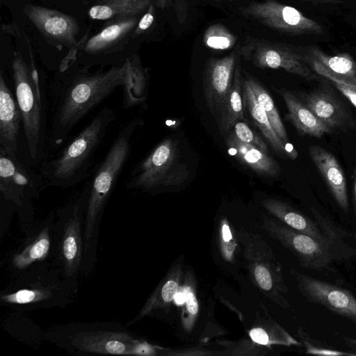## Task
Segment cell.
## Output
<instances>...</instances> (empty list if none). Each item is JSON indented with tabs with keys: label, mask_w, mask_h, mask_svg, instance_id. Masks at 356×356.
I'll return each instance as SVG.
<instances>
[{
	"label": "cell",
	"mask_w": 356,
	"mask_h": 356,
	"mask_svg": "<svg viewBox=\"0 0 356 356\" xmlns=\"http://www.w3.org/2000/svg\"><path fill=\"white\" fill-rule=\"evenodd\" d=\"M99 1H102V0H99Z\"/></svg>",
	"instance_id": "7bdbcfd3"
},
{
	"label": "cell",
	"mask_w": 356,
	"mask_h": 356,
	"mask_svg": "<svg viewBox=\"0 0 356 356\" xmlns=\"http://www.w3.org/2000/svg\"><path fill=\"white\" fill-rule=\"evenodd\" d=\"M236 38L221 24L209 26L204 31L203 42L208 48L215 50H227L236 42Z\"/></svg>",
	"instance_id": "4dcf8cb0"
},
{
	"label": "cell",
	"mask_w": 356,
	"mask_h": 356,
	"mask_svg": "<svg viewBox=\"0 0 356 356\" xmlns=\"http://www.w3.org/2000/svg\"><path fill=\"white\" fill-rule=\"evenodd\" d=\"M76 296L56 267L43 266L13 277L0 292V305L20 313L64 308L74 302Z\"/></svg>",
	"instance_id": "52a82bcc"
},
{
	"label": "cell",
	"mask_w": 356,
	"mask_h": 356,
	"mask_svg": "<svg viewBox=\"0 0 356 356\" xmlns=\"http://www.w3.org/2000/svg\"><path fill=\"white\" fill-rule=\"evenodd\" d=\"M222 238L225 242H228L232 239V234L229 226L224 223L222 229Z\"/></svg>",
	"instance_id": "74e56055"
},
{
	"label": "cell",
	"mask_w": 356,
	"mask_h": 356,
	"mask_svg": "<svg viewBox=\"0 0 356 356\" xmlns=\"http://www.w3.org/2000/svg\"><path fill=\"white\" fill-rule=\"evenodd\" d=\"M252 340L261 345H266L269 342L268 334L261 327L253 328L250 332Z\"/></svg>",
	"instance_id": "d590c367"
},
{
	"label": "cell",
	"mask_w": 356,
	"mask_h": 356,
	"mask_svg": "<svg viewBox=\"0 0 356 356\" xmlns=\"http://www.w3.org/2000/svg\"><path fill=\"white\" fill-rule=\"evenodd\" d=\"M22 115L6 79L0 71V147L19 153Z\"/></svg>",
	"instance_id": "e0dca14e"
},
{
	"label": "cell",
	"mask_w": 356,
	"mask_h": 356,
	"mask_svg": "<svg viewBox=\"0 0 356 356\" xmlns=\"http://www.w3.org/2000/svg\"><path fill=\"white\" fill-rule=\"evenodd\" d=\"M246 17L282 32L293 35H321L324 29L318 22L289 5L275 0L249 3L241 8Z\"/></svg>",
	"instance_id": "8fae6325"
},
{
	"label": "cell",
	"mask_w": 356,
	"mask_h": 356,
	"mask_svg": "<svg viewBox=\"0 0 356 356\" xmlns=\"http://www.w3.org/2000/svg\"><path fill=\"white\" fill-rule=\"evenodd\" d=\"M293 274L300 291L309 302L356 323V298L350 291L296 271Z\"/></svg>",
	"instance_id": "5bb4252c"
},
{
	"label": "cell",
	"mask_w": 356,
	"mask_h": 356,
	"mask_svg": "<svg viewBox=\"0 0 356 356\" xmlns=\"http://www.w3.org/2000/svg\"><path fill=\"white\" fill-rule=\"evenodd\" d=\"M152 0H102L88 10L90 18L95 20L118 19L136 17L147 10Z\"/></svg>",
	"instance_id": "484cf974"
},
{
	"label": "cell",
	"mask_w": 356,
	"mask_h": 356,
	"mask_svg": "<svg viewBox=\"0 0 356 356\" xmlns=\"http://www.w3.org/2000/svg\"><path fill=\"white\" fill-rule=\"evenodd\" d=\"M15 95L22 115L19 154L32 166L47 157L49 109L45 81L31 56L29 63L15 51L11 63Z\"/></svg>",
	"instance_id": "3957f363"
},
{
	"label": "cell",
	"mask_w": 356,
	"mask_h": 356,
	"mask_svg": "<svg viewBox=\"0 0 356 356\" xmlns=\"http://www.w3.org/2000/svg\"><path fill=\"white\" fill-rule=\"evenodd\" d=\"M305 62L311 68L318 74L329 79L335 86V87L356 108V86L349 85L342 81L330 73L321 63L312 58L307 55L304 56Z\"/></svg>",
	"instance_id": "1f68e13d"
},
{
	"label": "cell",
	"mask_w": 356,
	"mask_h": 356,
	"mask_svg": "<svg viewBox=\"0 0 356 356\" xmlns=\"http://www.w3.org/2000/svg\"><path fill=\"white\" fill-rule=\"evenodd\" d=\"M186 163L179 159L177 143L166 138L132 169L125 184L127 189L144 191L179 186L189 177Z\"/></svg>",
	"instance_id": "9c48e42d"
},
{
	"label": "cell",
	"mask_w": 356,
	"mask_h": 356,
	"mask_svg": "<svg viewBox=\"0 0 356 356\" xmlns=\"http://www.w3.org/2000/svg\"><path fill=\"white\" fill-rule=\"evenodd\" d=\"M264 207L287 226L321 241H336L335 234H325L317 222L302 214L290 205L275 199L261 201Z\"/></svg>",
	"instance_id": "7402d4cb"
},
{
	"label": "cell",
	"mask_w": 356,
	"mask_h": 356,
	"mask_svg": "<svg viewBox=\"0 0 356 356\" xmlns=\"http://www.w3.org/2000/svg\"><path fill=\"white\" fill-rule=\"evenodd\" d=\"M251 87L258 102L265 111L269 121L280 139L289 143V137L275 103L266 90L253 77L245 79Z\"/></svg>",
	"instance_id": "f546056e"
},
{
	"label": "cell",
	"mask_w": 356,
	"mask_h": 356,
	"mask_svg": "<svg viewBox=\"0 0 356 356\" xmlns=\"http://www.w3.org/2000/svg\"><path fill=\"white\" fill-rule=\"evenodd\" d=\"M316 1H325V2H330V1H334L335 0H316Z\"/></svg>",
	"instance_id": "b9f144b4"
},
{
	"label": "cell",
	"mask_w": 356,
	"mask_h": 356,
	"mask_svg": "<svg viewBox=\"0 0 356 356\" xmlns=\"http://www.w3.org/2000/svg\"><path fill=\"white\" fill-rule=\"evenodd\" d=\"M186 295V307L188 312L191 314L195 315L198 312V304L195 296L192 291L185 292Z\"/></svg>",
	"instance_id": "8d00e7d4"
},
{
	"label": "cell",
	"mask_w": 356,
	"mask_h": 356,
	"mask_svg": "<svg viewBox=\"0 0 356 356\" xmlns=\"http://www.w3.org/2000/svg\"><path fill=\"white\" fill-rule=\"evenodd\" d=\"M186 295L185 292L178 291L174 298L175 302L178 305H182L186 302Z\"/></svg>",
	"instance_id": "f35d334b"
},
{
	"label": "cell",
	"mask_w": 356,
	"mask_h": 356,
	"mask_svg": "<svg viewBox=\"0 0 356 356\" xmlns=\"http://www.w3.org/2000/svg\"><path fill=\"white\" fill-rule=\"evenodd\" d=\"M1 327L15 339L33 347L44 341V331L24 313L12 312L2 321Z\"/></svg>",
	"instance_id": "83f0119b"
},
{
	"label": "cell",
	"mask_w": 356,
	"mask_h": 356,
	"mask_svg": "<svg viewBox=\"0 0 356 356\" xmlns=\"http://www.w3.org/2000/svg\"><path fill=\"white\" fill-rule=\"evenodd\" d=\"M56 215L49 213L24 233L19 245L9 254L7 270L15 277L29 270L52 265L56 243Z\"/></svg>",
	"instance_id": "30bf717a"
},
{
	"label": "cell",
	"mask_w": 356,
	"mask_h": 356,
	"mask_svg": "<svg viewBox=\"0 0 356 356\" xmlns=\"http://www.w3.org/2000/svg\"><path fill=\"white\" fill-rule=\"evenodd\" d=\"M45 188L40 175L19 152L0 147V237L17 213L24 234L35 224L33 201Z\"/></svg>",
	"instance_id": "8992f818"
},
{
	"label": "cell",
	"mask_w": 356,
	"mask_h": 356,
	"mask_svg": "<svg viewBox=\"0 0 356 356\" xmlns=\"http://www.w3.org/2000/svg\"><path fill=\"white\" fill-rule=\"evenodd\" d=\"M236 65V56L232 54L211 60L205 70L204 96L209 111L218 122L232 88Z\"/></svg>",
	"instance_id": "2e32d148"
},
{
	"label": "cell",
	"mask_w": 356,
	"mask_h": 356,
	"mask_svg": "<svg viewBox=\"0 0 356 356\" xmlns=\"http://www.w3.org/2000/svg\"><path fill=\"white\" fill-rule=\"evenodd\" d=\"M154 21V6L151 3L147 12L139 19L136 28L134 30V35L138 36L147 30Z\"/></svg>",
	"instance_id": "e575fe53"
},
{
	"label": "cell",
	"mask_w": 356,
	"mask_h": 356,
	"mask_svg": "<svg viewBox=\"0 0 356 356\" xmlns=\"http://www.w3.org/2000/svg\"><path fill=\"white\" fill-rule=\"evenodd\" d=\"M298 334L303 340L306 348V352L309 354L318 355H356V353H346L337 350H332L324 347L316 346L313 341L304 332L301 327L299 329Z\"/></svg>",
	"instance_id": "836d02e7"
},
{
	"label": "cell",
	"mask_w": 356,
	"mask_h": 356,
	"mask_svg": "<svg viewBox=\"0 0 356 356\" xmlns=\"http://www.w3.org/2000/svg\"><path fill=\"white\" fill-rule=\"evenodd\" d=\"M353 202H354L355 212V215H356V169H355V180H354V188H353Z\"/></svg>",
	"instance_id": "ab89813d"
},
{
	"label": "cell",
	"mask_w": 356,
	"mask_h": 356,
	"mask_svg": "<svg viewBox=\"0 0 356 356\" xmlns=\"http://www.w3.org/2000/svg\"><path fill=\"white\" fill-rule=\"evenodd\" d=\"M243 80L241 65L238 62L236 63L234 70L232 88L218 122L222 132L229 133L238 121L245 120Z\"/></svg>",
	"instance_id": "f1b7e54d"
},
{
	"label": "cell",
	"mask_w": 356,
	"mask_h": 356,
	"mask_svg": "<svg viewBox=\"0 0 356 356\" xmlns=\"http://www.w3.org/2000/svg\"><path fill=\"white\" fill-rule=\"evenodd\" d=\"M23 12L47 40L72 47L76 44L79 26L73 17L56 10L31 4L26 5Z\"/></svg>",
	"instance_id": "9a60e30c"
},
{
	"label": "cell",
	"mask_w": 356,
	"mask_h": 356,
	"mask_svg": "<svg viewBox=\"0 0 356 356\" xmlns=\"http://www.w3.org/2000/svg\"><path fill=\"white\" fill-rule=\"evenodd\" d=\"M60 76L51 84V122L47 148L56 151L67 142L70 134L91 111L102 103L126 79V67L112 66L104 71L81 69Z\"/></svg>",
	"instance_id": "6da1fadb"
},
{
	"label": "cell",
	"mask_w": 356,
	"mask_h": 356,
	"mask_svg": "<svg viewBox=\"0 0 356 356\" xmlns=\"http://www.w3.org/2000/svg\"><path fill=\"white\" fill-rule=\"evenodd\" d=\"M309 154L338 205L343 210L347 211L348 197L346 179L336 157L325 149L316 145H312L309 147Z\"/></svg>",
	"instance_id": "ac0fdd59"
},
{
	"label": "cell",
	"mask_w": 356,
	"mask_h": 356,
	"mask_svg": "<svg viewBox=\"0 0 356 356\" xmlns=\"http://www.w3.org/2000/svg\"><path fill=\"white\" fill-rule=\"evenodd\" d=\"M126 79L123 90V106L126 109L146 104L148 88V74L136 54L126 57Z\"/></svg>",
	"instance_id": "603a6c76"
},
{
	"label": "cell",
	"mask_w": 356,
	"mask_h": 356,
	"mask_svg": "<svg viewBox=\"0 0 356 356\" xmlns=\"http://www.w3.org/2000/svg\"><path fill=\"white\" fill-rule=\"evenodd\" d=\"M233 133L242 142L254 145L264 152H268V147L263 139L243 120L238 121L233 127Z\"/></svg>",
	"instance_id": "d6a6232c"
},
{
	"label": "cell",
	"mask_w": 356,
	"mask_h": 356,
	"mask_svg": "<svg viewBox=\"0 0 356 356\" xmlns=\"http://www.w3.org/2000/svg\"><path fill=\"white\" fill-rule=\"evenodd\" d=\"M243 57L260 68L283 69L308 81L318 77L309 67L304 56L276 44L248 40L241 49Z\"/></svg>",
	"instance_id": "4fadbf2b"
},
{
	"label": "cell",
	"mask_w": 356,
	"mask_h": 356,
	"mask_svg": "<svg viewBox=\"0 0 356 356\" xmlns=\"http://www.w3.org/2000/svg\"><path fill=\"white\" fill-rule=\"evenodd\" d=\"M277 91L282 97L287 108V120L300 134L319 138L332 131L291 91L284 88Z\"/></svg>",
	"instance_id": "ffe728a7"
},
{
	"label": "cell",
	"mask_w": 356,
	"mask_h": 356,
	"mask_svg": "<svg viewBox=\"0 0 356 356\" xmlns=\"http://www.w3.org/2000/svg\"><path fill=\"white\" fill-rule=\"evenodd\" d=\"M46 341L76 355H152V345L120 322H70L44 331Z\"/></svg>",
	"instance_id": "277c9868"
},
{
	"label": "cell",
	"mask_w": 356,
	"mask_h": 356,
	"mask_svg": "<svg viewBox=\"0 0 356 356\" xmlns=\"http://www.w3.org/2000/svg\"><path fill=\"white\" fill-rule=\"evenodd\" d=\"M144 120H131L120 131L90 181V193L83 222L84 254L81 275L90 277L97 261V245L101 222L108 201L129 159L131 140Z\"/></svg>",
	"instance_id": "7a4b0ae2"
},
{
	"label": "cell",
	"mask_w": 356,
	"mask_h": 356,
	"mask_svg": "<svg viewBox=\"0 0 356 356\" xmlns=\"http://www.w3.org/2000/svg\"><path fill=\"white\" fill-rule=\"evenodd\" d=\"M303 102L322 122L332 130L341 128L348 120L347 113L330 92H311L304 96Z\"/></svg>",
	"instance_id": "d4e9b609"
},
{
	"label": "cell",
	"mask_w": 356,
	"mask_h": 356,
	"mask_svg": "<svg viewBox=\"0 0 356 356\" xmlns=\"http://www.w3.org/2000/svg\"><path fill=\"white\" fill-rule=\"evenodd\" d=\"M307 55L321 63L342 81L356 86V62L350 55H330L316 47H309Z\"/></svg>",
	"instance_id": "4316f807"
},
{
	"label": "cell",
	"mask_w": 356,
	"mask_h": 356,
	"mask_svg": "<svg viewBox=\"0 0 356 356\" xmlns=\"http://www.w3.org/2000/svg\"><path fill=\"white\" fill-rule=\"evenodd\" d=\"M155 2L159 8L163 9L166 6L167 0H155Z\"/></svg>",
	"instance_id": "60d3db41"
},
{
	"label": "cell",
	"mask_w": 356,
	"mask_h": 356,
	"mask_svg": "<svg viewBox=\"0 0 356 356\" xmlns=\"http://www.w3.org/2000/svg\"><path fill=\"white\" fill-rule=\"evenodd\" d=\"M90 181L73 200L56 212V250L52 265L77 294L84 254L83 222Z\"/></svg>",
	"instance_id": "ba28073f"
},
{
	"label": "cell",
	"mask_w": 356,
	"mask_h": 356,
	"mask_svg": "<svg viewBox=\"0 0 356 356\" xmlns=\"http://www.w3.org/2000/svg\"><path fill=\"white\" fill-rule=\"evenodd\" d=\"M115 120L114 111L104 107L56 154L45 158L39 165L45 187L68 188L86 179Z\"/></svg>",
	"instance_id": "5b68a950"
},
{
	"label": "cell",
	"mask_w": 356,
	"mask_h": 356,
	"mask_svg": "<svg viewBox=\"0 0 356 356\" xmlns=\"http://www.w3.org/2000/svg\"><path fill=\"white\" fill-rule=\"evenodd\" d=\"M268 229L296 256L304 268L316 270L329 269L335 257L336 241L316 239L272 220H268Z\"/></svg>",
	"instance_id": "7c38bea8"
},
{
	"label": "cell",
	"mask_w": 356,
	"mask_h": 356,
	"mask_svg": "<svg viewBox=\"0 0 356 356\" xmlns=\"http://www.w3.org/2000/svg\"><path fill=\"white\" fill-rule=\"evenodd\" d=\"M243 90L244 108L248 111L253 122L266 140L277 154L295 159L298 156L297 151L289 143H284L278 136L265 111L258 102L251 87L245 79L243 80Z\"/></svg>",
	"instance_id": "44dd1931"
},
{
	"label": "cell",
	"mask_w": 356,
	"mask_h": 356,
	"mask_svg": "<svg viewBox=\"0 0 356 356\" xmlns=\"http://www.w3.org/2000/svg\"><path fill=\"white\" fill-rule=\"evenodd\" d=\"M137 17L114 19L85 44L84 52L89 55L105 54L126 38L138 24Z\"/></svg>",
	"instance_id": "cb8c5ba5"
},
{
	"label": "cell",
	"mask_w": 356,
	"mask_h": 356,
	"mask_svg": "<svg viewBox=\"0 0 356 356\" xmlns=\"http://www.w3.org/2000/svg\"><path fill=\"white\" fill-rule=\"evenodd\" d=\"M226 145L230 154L259 176L277 177L280 173L279 163L267 153L250 144L242 142L234 134L229 132Z\"/></svg>",
	"instance_id": "d6986e66"
}]
</instances>
